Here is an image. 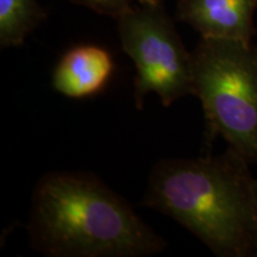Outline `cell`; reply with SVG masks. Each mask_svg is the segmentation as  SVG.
<instances>
[{"label":"cell","instance_id":"obj_1","mask_svg":"<svg viewBox=\"0 0 257 257\" xmlns=\"http://www.w3.org/2000/svg\"><path fill=\"white\" fill-rule=\"evenodd\" d=\"M232 149L218 156L160 160L143 206L173 218L221 257H257V180Z\"/></svg>","mask_w":257,"mask_h":257},{"label":"cell","instance_id":"obj_2","mask_svg":"<svg viewBox=\"0 0 257 257\" xmlns=\"http://www.w3.org/2000/svg\"><path fill=\"white\" fill-rule=\"evenodd\" d=\"M32 249L50 257H143L168 244L98 176L51 172L32 195Z\"/></svg>","mask_w":257,"mask_h":257},{"label":"cell","instance_id":"obj_3","mask_svg":"<svg viewBox=\"0 0 257 257\" xmlns=\"http://www.w3.org/2000/svg\"><path fill=\"white\" fill-rule=\"evenodd\" d=\"M193 94L200 99L205 138L257 162V47L251 42L202 38L192 53Z\"/></svg>","mask_w":257,"mask_h":257},{"label":"cell","instance_id":"obj_4","mask_svg":"<svg viewBox=\"0 0 257 257\" xmlns=\"http://www.w3.org/2000/svg\"><path fill=\"white\" fill-rule=\"evenodd\" d=\"M121 48L136 66L135 102L138 110L149 93L168 107L193 94L192 53H188L162 4L128 9L117 19Z\"/></svg>","mask_w":257,"mask_h":257},{"label":"cell","instance_id":"obj_5","mask_svg":"<svg viewBox=\"0 0 257 257\" xmlns=\"http://www.w3.org/2000/svg\"><path fill=\"white\" fill-rule=\"evenodd\" d=\"M257 0H180L176 18L202 38L251 42Z\"/></svg>","mask_w":257,"mask_h":257},{"label":"cell","instance_id":"obj_6","mask_svg":"<svg viewBox=\"0 0 257 257\" xmlns=\"http://www.w3.org/2000/svg\"><path fill=\"white\" fill-rule=\"evenodd\" d=\"M113 69V59L104 48L91 44L74 47L56 64L51 86L68 98H87L105 88Z\"/></svg>","mask_w":257,"mask_h":257},{"label":"cell","instance_id":"obj_7","mask_svg":"<svg viewBox=\"0 0 257 257\" xmlns=\"http://www.w3.org/2000/svg\"><path fill=\"white\" fill-rule=\"evenodd\" d=\"M46 18L36 0H0V46L19 47Z\"/></svg>","mask_w":257,"mask_h":257},{"label":"cell","instance_id":"obj_8","mask_svg":"<svg viewBox=\"0 0 257 257\" xmlns=\"http://www.w3.org/2000/svg\"><path fill=\"white\" fill-rule=\"evenodd\" d=\"M76 5L85 6L99 15L110 16L118 19L128 9L133 8L134 0H70Z\"/></svg>","mask_w":257,"mask_h":257},{"label":"cell","instance_id":"obj_9","mask_svg":"<svg viewBox=\"0 0 257 257\" xmlns=\"http://www.w3.org/2000/svg\"><path fill=\"white\" fill-rule=\"evenodd\" d=\"M141 5L146 6H157L162 4V0H138Z\"/></svg>","mask_w":257,"mask_h":257}]
</instances>
